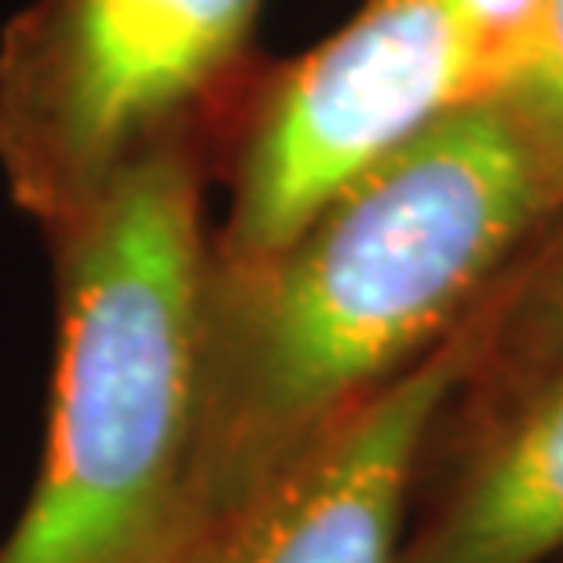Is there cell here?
Returning <instances> with one entry per match:
<instances>
[{
    "mask_svg": "<svg viewBox=\"0 0 563 563\" xmlns=\"http://www.w3.org/2000/svg\"><path fill=\"white\" fill-rule=\"evenodd\" d=\"M556 209V176L490 96L347 184L275 253L209 256L195 534L454 333Z\"/></svg>",
    "mask_w": 563,
    "mask_h": 563,
    "instance_id": "cell-1",
    "label": "cell"
},
{
    "mask_svg": "<svg viewBox=\"0 0 563 563\" xmlns=\"http://www.w3.org/2000/svg\"><path fill=\"white\" fill-rule=\"evenodd\" d=\"M55 366L0 563H179L195 538L206 136L146 151L48 231Z\"/></svg>",
    "mask_w": 563,
    "mask_h": 563,
    "instance_id": "cell-2",
    "label": "cell"
},
{
    "mask_svg": "<svg viewBox=\"0 0 563 563\" xmlns=\"http://www.w3.org/2000/svg\"><path fill=\"white\" fill-rule=\"evenodd\" d=\"M516 52L520 26L498 0H366L245 110L212 261L275 253L363 173L498 96Z\"/></svg>",
    "mask_w": 563,
    "mask_h": 563,
    "instance_id": "cell-3",
    "label": "cell"
},
{
    "mask_svg": "<svg viewBox=\"0 0 563 563\" xmlns=\"http://www.w3.org/2000/svg\"><path fill=\"white\" fill-rule=\"evenodd\" d=\"M261 0H33L0 41V168L44 231L121 168L206 136Z\"/></svg>",
    "mask_w": 563,
    "mask_h": 563,
    "instance_id": "cell-4",
    "label": "cell"
},
{
    "mask_svg": "<svg viewBox=\"0 0 563 563\" xmlns=\"http://www.w3.org/2000/svg\"><path fill=\"white\" fill-rule=\"evenodd\" d=\"M509 314V292H490L424 358L201 527L179 563H396L432 439L498 352Z\"/></svg>",
    "mask_w": 563,
    "mask_h": 563,
    "instance_id": "cell-5",
    "label": "cell"
},
{
    "mask_svg": "<svg viewBox=\"0 0 563 563\" xmlns=\"http://www.w3.org/2000/svg\"><path fill=\"white\" fill-rule=\"evenodd\" d=\"M396 563H563V366L483 428Z\"/></svg>",
    "mask_w": 563,
    "mask_h": 563,
    "instance_id": "cell-6",
    "label": "cell"
},
{
    "mask_svg": "<svg viewBox=\"0 0 563 563\" xmlns=\"http://www.w3.org/2000/svg\"><path fill=\"white\" fill-rule=\"evenodd\" d=\"M534 140L563 190V0H538L516 63L494 96Z\"/></svg>",
    "mask_w": 563,
    "mask_h": 563,
    "instance_id": "cell-7",
    "label": "cell"
},
{
    "mask_svg": "<svg viewBox=\"0 0 563 563\" xmlns=\"http://www.w3.org/2000/svg\"><path fill=\"white\" fill-rule=\"evenodd\" d=\"M556 325H563V303H560V319H556Z\"/></svg>",
    "mask_w": 563,
    "mask_h": 563,
    "instance_id": "cell-8",
    "label": "cell"
}]
</instances>
